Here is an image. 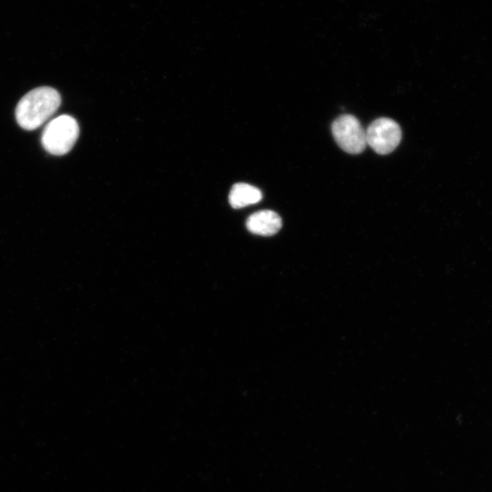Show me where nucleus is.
Segmentation results:
<instances>
[{
	"label": "nucleus",
	"instance_id": "7ed1b4c3",
	"mask_svg": "<svg viewBox=\"0 0 492 492\" xmlns=\"http://www.w3.org/2000/svg\"><path fill=\"white\" fill-rule=\"evenodd\" d=\"M401 139L402 132L399 123L388 118L374 120L365 131L366 145L381 155L391 154Z\"/></svg>",
	"mask_w": 492,
	"mask_h": 492
},
{
	"label": "nucleus",
	"instance_id": "39448f33",
	"mask_svg": "<svg viewBox=\"0 0 492 492\" xmlns=\"http://www.w3.org/2000/svg\"><path fill=\"white\" fill-rule=\"evenodd\" d=\"M246 226L255 234L271 236L281 229L282 219L276 212L264 210L252 215L246 223Z\"/></svg>",
	"mask_w": 492,
	"mask_h": 492
},
{
	"label": "nucleus",
	"instance_id": "423d86ee",
	"mask_svg": "<svg viewBox=\"0 0 492 492\" xmlns=\"http://www.w3.org/2000/svg\"><path fill=\"white\" fill-rule=\"evenodd\" d=\"M263 198L262 192L248 183H237L229 195V203L234 209H240L259 203Z\"/></svg>",
	"mask_w": 492,
	"mask_h": 492
},
{
	"label": "nucleus",
	"instance_id": "20e7f679",
	"mask_svg": "<svg viewBox=\"0 0 492 492\" xmlns=\"http://www.w3.org/2000/svg\"><path fill=\"white\" fill-rule=\"evenodd\" d=\"M332 133L338 146L347 154H361L367 145L365 131L353 115L338 117L333 123Z\"/></svg>",
	"mask_w": 492,
	"mask_h": 492
},
{
	"label": "nucleus",
	"instance_id": "f257e3e1",
	"mask_svg": "<svg viewBox=\"0 0 492 492\" xmlns=\"http://www.w3.org/2000/svg\"><path fill=\"white\" fill-rule=\"evenodd\" d=\"M60 103V95L53 88L40 87L32 90L17 106L16 118L19 126L27 131L40 128L57 110Z\"/></svg>",
	"mask_w": 492,
	"mask_h": 492
},
{
	"label": "nucleus",
	"instance_id": "f03ea898",
	"mask_svg": "<svg viewBox=\"0 0 492 492\" xmlns=\"http://www.w3.org/2000/svg\"><path fill=\"white\" fill-rule=\"evenodd\" d=\"M80 136L77 120L70 115L52 119L43 131L41 143L44 149L56 156L67 154Z\"/></svg>",
	"mask_w": 492,
	"mask_h": 492
}]
</instances>
